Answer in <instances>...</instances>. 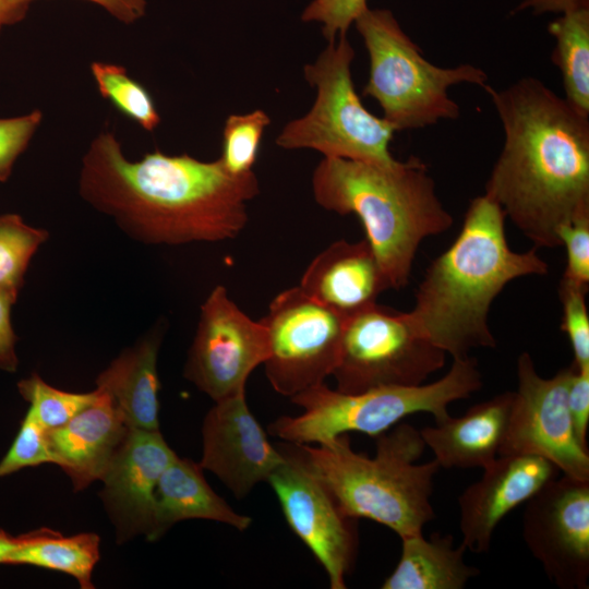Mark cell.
I'll use <instances>...</instances> for the list:
<instances>
[{"label": "cell", "instance_id": "8992f818", "mask_svg": "<svg viewBox=\"0 0 589 589\" xmlns=\"http://www.w3.org/2000/svg\"><path fill=\"white\" fill-rule=\"evenodd\" d=\"M481 387V372L470 356L454 359L447 373L429 384L344 393L322 383L290 398L303 409L301 414L279 417L267 431L298 445L327 444L348 432L375 437L413 413H431L435 423L441 422L450 416V404L470 397Z\"/></svg>", "mask_w": 589, "mask_h": 589}, {"label": "cell", "instance_id": "4fadbf2b", "mask_svg": "<svg viewBox=\"0 0 589 589\" xmlns=\"http://www.w3.org/2000/svg\"><path fill=\"white\" fill-rule=\"evenodd\" d=\"M279 448L285 460L267 482L278 498L288 526L325 569L329 587L345 589L346 577L357 558V519L344 513L292 444Z\"/></svg>", "mask_w": 589, "mask_h": 589}, {"label": "cell", "instance_id": "f35d334b", "mask_svg": "<svg viewBox=\"0 0 589 589\" xmlns=\"http://www.w3.org/2000/svg\"><path fill=\"white\" fill-rule=\"evenodd\" d=\"M31 0H0V29L20 22L26 14Z\"/></svg>", "mask_w": 589, "mask_h": 589}, {"label": "cell", "instance_id": "ab89813d", "mask_svg": "<svg viewBox=\"0 0 589 589\" xmlns=\"http://www.w3.org/2000/svg\"><path fill=\"white\" fill-rule=\"evenodd\" d=\"M19 538H12L0 531V563H5L8 556L17 546Z\"/></svg>", "mask_w": 589, "mask_h": 589}, {"label": "cell", "instance_id": "83f0119b", "mask_svg": "<svg viewBox=\"0 0 589 589\" xmlns=\"http://www.w3.org/2000/svg\"><path fill=\"white\" fill-rule=\"evenodd\" d=\"M21 395L29 402V410L46 430H53L71 420L97 397V389L73 393L56 388L39 375L33 374L19 383Z\"/></svg>", "mask_w": 589, "mask_h": 589}, {"label": "cell", "instance_id": "ba28073f", "mask_svg": "<svg viewBox=\"0 0 589 589\" xmlns=\"http://www.w3.org/2000/svg\"><path fill=\"white\" fill-rule=\"evenodd\" d=\"M354 50L342 35L329 41L314 63L304 67V77L317 95L306 115L284 127L276 139L278 146L382 165L397 161L388 148L396 131L361 103L351 77Z\"/></svg>", "mask_w": 589, "mask_h": 589}, {"label": "cell", "instance_id": "603a6c76", "mask_svg": "<svg viewBox=\"0 0 589 589\" xmlns=\"http://www.w3.org/2000/svg\"><path fill=\"white\" fill-rule=\"evenodd\" d=\"M400 539L399 561L383 589H462L480 574L465 562V546H455L450 534L437 532L425 539L421 532Z\"/></svg>", "mask_w": 589, "mask_h": 589}, {"label": "cell", "instance_id": "1f68e13d", "mask_svg": "<svg viewBox=\"0 0 589 589\" xmlns=\"http://www.w3.org/2000/svg\"><path fill=\"white\" fill-rule=\"evenodd\" d=\"M561 245L566 249V267L561 280L588 291L589 216H582L560 230Z\"/></svg>", "mask_w": 589, "mask_h": 589}, {"label": "cell", "instance_id": "cb8c5ba5", "mask_svg": "<svg viewBox=\"0 0 589 589\" xmlns=\"http://www.w3.org/2000/svg\"><path fill=\"white\" fill-rule=\"evenodd\" d=\"M100 539L93 532L62 536L43 528L19 537L5 564H27L57 570L75 578L82 589L94 588L92 575L100 558Z\"/></svg>", "mask_w": 589, "mask_h": 589}, {"label": "cell", "instance_id": "7c38bea8", "mask_svg": "<svg viewBox=\"0 0 589 589\" xmlns=\"http://www.w3.org/2000/svg\"><path fill=\"white\" fill-rule=\"evenodd\" d=\"M268 332L216 286L203 302L183 375L218 401L245 392L251 373L269 356Z\"/></svg>", "mask_w": 589, "mask_h": 589}, {"label": "cell", "instance_id": "f546056e", "mask_svg": "<svg viewBox=\"0 0 589 589\" xmlns=\"http://www.w3.org/2000/svg\"><path fill=\"white\" fill-rule=\"evenodd\" d=\"M55 464L46 430L28 409L7 455L0 461V478L26 467Z\"/></svg>", "mask_w": 589, "mask_h": 589}, {"label": "cell", "instance_id": "d4e9b609", "mask_svg": "<svg viewBox=\"0 0 589 589\" xmlns=\"http://www.w3.org/2000/svg\"><path fill=\"white\" fill-rule=\"evenodd\" d=\"M548 31L555 39L552 61L562 74L565 99L589 117V8L561 14Z\"/></svg>", "mask_w": 589, "mask_h": 589}, {"label": "cell", "instance_id": "277c9868", "mask_svg": "<svg viewBox=\"0 0 589 589\" xmlns=\"http://www.w3.org/2000/svg\"><path fill=\"white\" fill-rule=\"evenodd\" d=\"M312 191L323 208L360 219L394 289L407 286L422 241L447 231L454 220L426 164L414 156L392 165L324 157L313 171Z\"/></svg>", "mask_w": 589, "mask_h": 589}, {"label": "cell", "instance_id": "30bf717a", "mask_svg": "<svg viewBox=\"0 0 589 589\" xmlns=\"http://www.w3.org/2000/svg\"><path fill=\"white\" fill-rule=\"evenodd\" d=\"M346 320L299 286L275 296L260 320L268 332L264 368L274 390L291 398L324 383L338 363Z\"/></svg>", "mask_w": 589, "mask_h": 589}, {"label": "cell", "instance_id": "4316f807", "mask_svg": "<svg viewBox=\"0 0 589 589\" xmlns=\"http://www.w3.org/2000/svg\"><path fill=\"white\" fill-rule=\"evenodd\" d=\"M48 237L16 214L0 216V291L17 298L31 260Z\"/></svg>", "mask_w": 589, "mask_h": 589}, {"label": "cell", "instance_id": "e575fe53", "mask_svg": "<svg viewBox=\"0 0 589 589\" xmlns=\"http://www.w3.org/2000/svg\"><path fill=\"white\" fill-rule=\"evenodd\" d=\"M567 406L576 440L588 450L589 365H575L567 389Z\"/></svg>", "mask_w": 589, "mask_h": 589}, {"label": "cell", "instance_id": "8fae6325", "mask_svg": "<svg viewBox=\"0 0 589 589\" xmlns=\"http://www.w3.org/2000/svg\"><path fill=\"white\" fill-rule=\"evenodd\" d=\"M574 369L572 362L545 378L539 375L528 352L519 354L518 386L498 456H539L551 461L562 474L589 480V452L576 440L567 406Z\"/></svg>", "mask_w": 589, "mask_h": 589}, {"label": "cell", "instance_id": "7402d4cb", "mask_svg": "<svg viewBox=\"0 0 589 589\" xmlns=\"http://www.w3.org/2000/svg\"><path fill=\"white\" fill-rule=\"evenodd\" d=\"M200 464L177 456L161 473L154 492L153 531L148 541L160 538L171 526L187 519H206L239 531L252 518L237 513L205 480Z\"/></svg>", "mask_w": 589, "mask_h": 589}, {"label": "cell", "instance_id": "8d00e7d4", "mask_svg": "<svg viewBox=\"0 0 589 589\" xmlns=\"http://www.w3.org/2000/svg\"><path fill=\"white\" fill-rule=\"evenodd\" d=\"M582 8H589V0H520L515 12L529 10L534 14H564Z\"/></svg>", "mask_w": 589, "mask_h": 589}, {"label": "cell", "instance_id": "e0dca14e", "mask_svg": "<svg viewBox=\"0 0 589 589\" xmlns=\"http://www.w3.org/2000/svg\"><path fill=\"white\" fill-rule=\"evenodd\" d=\"M482 470L458 497L461 544L473 553L488 552L501 520L560 472L534 455H501Z\"/></svg>", "mask_w": 589, "mask_h": 589}, {"label": "cell", "instance_id": "2e32d148", "mask_svg": "<svg viewBox=\"0 0 589 589\" xmlns=\"http://www.w3.org/2000/svg\"><path fill=\"white\" fill-rule=\"evenodd\" d=\"M177 457L159 430L130 429L100 479L101 501L116 527L117 542L153 531L154 492Z\"/></svg>", "mask_w": 589, "mask_h": 589}, {"label": "cell", "instance_id": "f1b7e54d", "mask_svg": "<svg viewBox=\"0 0 589 589\" xmlns=\"http://www.w3.org/2000/svg\"><path fill=\"white\" fill-rule=\"evenodd\" d=\"M269 123L271 118L262 109L227 118L218 159L230 173L241 176L253 171L264 131Z\"/></svg>", "mask_w": 589, "mask_h": 589}, {"label": "cell", "instance_id": "9a60e30c", "mask_svg": "<svg viewBox=\"0 0 589 589\" xmlns=\"http://www.w3.org/2000/svg\"><path fill=\"white\" fill-rule=\"evenodd\" d=\"M203 453L199 462L214 473L238 498L267 482L285 460L279 447L250 411L245 392L215 401L202 428Z\"/></svg>", "mask_w": 589, "mask_h": 589}, {"label": "cell", "instance_id": "60d3db41", "mask_svg": "<svg viewBox=\"0 0 589 589\" xmlns=\"http://www.w3.org/2000/svg\"><path fill=\"white\" fill-rule=\"evenodd\" d=\"M1 31V29H0Z\"/></svg>", "mask_w": 589, "mask_h": 589}, {"label": "cell", "instance_id": "836d02e7", "mask_svg": "<svg viewBox=\"0 0 589 589\" xmlns=\"http://www.w3.org/2000/svg\"><path fill=\"white\" fill-rule=\"evenodd\" d=\"M41 119L39 110L0 119V182L9 178L16 158L27 147Z\"/></svg>", "mask_w": 589, "mask_h": 589}, {"label": "cell", "instance_id": "74e56055", "mask_svg": "<svg viewBox=\"0 0 589 589\" xmlns=\"http://www.w3.org/2000/svg\"><path fill=\"white\" fill-rule=\"evenodd\" d=\"M32 1V0H31ZM108 11L119 21L130 24L145 13L147 0H88Z\"/></svg>", "mask_w": 589, "mask_h": 589}, {"label": "cell", "instance_id": "5bb4252c", "mask_svg": "<svg viewBox=\"0 0 589 589\" xmlns=\"http://www.w3.org/2000/svg\"><path fill=\"white\" fill-rule=\"evenodd\" d=\"M525 504L522 538L549 579L561 589H587L589 480L556 476Z\"/></svg>", "mask_w": 589, "mask_h": 589}, {"label": "cell", "instance_id": "ffe728a7", "mask_svg": "<svg viewBox=\"0 0 589 589\" xmlns=\"http://www.w3.org/2000/svg\"><path fill=\"white\" fill-rule=\"evenodd\" d=\"M514 392H503L470 407L460 417H448L419 430L443 468H484L500 454L508 425Z\"/></svg>", "mask_w": 589, "mask_h": 589}, {"label": "cell", "instance_id": "d6a6232c", "mask_svg": "<svg viewBox=\"0 0 589 589\" xmlns=\"http://www.w3.org/2000/svg\"><path fill=\"white\" fill-rule=\"evenodd\" d=\"M366 9V0H313L303 11L302 20L322 23L323 35L329 43L347 35L349 26Z\"/></svg>", "mask_w": 589, "mask_h": 589}, {"label": "cell", "instance_id": "484cf974", "mask_svg": "<svg viewBox=\"0 0 589 589\" xmlns=\"http://www.w3.org/2000/svg\"><path fill=\"white\" fill-rule=\"evenodd\" d=\"M91 71L98 92L117 110L136 122L146 131H154L160 117L148 91L129 76L127 70L118 64L94 61Z\"/></svg>", "mask_w": 589, "mask_h": 589}, {"label": "cell", "instance_id": "4dcf8cb0", "mask_svg": "<svg viewBox=\"0 0 589 589\" xmlns=\"http://www.w3.org/2000/svg\"><path fill=\"white\" fill-rule=\"evenodd\" d=\"M587 291L560 281L558 296L563 315L561 329L566 334L577 368L589 365V313L586 304Z\"/></svg>", "mask_w": 589, "mask_h": 589}, {"label": "cell", "instance_id": "44dd1931", "mask_svg": "<svg viewBox=\"0 0 589 589\" xmlns=\"http://www.w3.org/2000/svg\"><path fill=\"white\" fill-rule=\"evenodd\" d=\"M164 332L163 322L155 325L96 378V388L110 397L130 429L159 430L157 358Z\"/></svg>", "mask_w": 589, "mask_h": 589}, {"label": "cell", "instance_id": "d590c367", "mask_svg": "<svg viewBox=\"0 0 589 589\" xmlns=\"http://www.w3.org/2000/svg\"><path fill=\"white\" fill-rule=\"evenodd\" d=\"M15 298L0 291V368L15 371L17 358L15 354L16 336L11 324V306Z\"/></svg>", "mask_w": 589, "mask_h": 589}, {"label": "cell", "instance_id": "5b68a950", "mask_svg": "<svg viewBox=\"0 0 589 589\" xmlns=\"http://www.w3.org/2000/svg\"><path fill=\"white\" fill-rule=\"evenodd\" d=\"M375 445L371 458L354 452L346 434L323 445L292 444L346 515L374 520L400 538L421 533L435 518L431 496L440 465L417 462L425 444L409 423L375 436Z\"/></svg>", "mask_w": 589, "mask_h": 589}, {"label": "cell", "instance_id": "ac0fdd59", "mask_svg": "<svg viewBox=\"0 0 589 589\" xmlns=\"http://www.w3.org/2000/svg\"><path fill=\"white\" fill-rule=\"evenodd\" d=\"M298 286L345 317L376 303L378 296L390 289L366 239L329 244L311 261Z\"/></svg>", "mask_w": 589, "mask_h": 589}, {"label": "cell", "instance_id": "7a4b0ae2", "mask_svg": "<svg viewBox=\"0 0 589 589\" xmlns=\"http://www.w3.org/2000/svg\"><path fill=\"white\" fill-rule=\"evenodd\" d=\"M483 89L504 131L484 194L534 248L560 247L561 228L589 216V117L532 76Z\"/></svg>", "mask_w": 589, "mask_h": 589}, {"label": "cell", "instance_id": "d6986e66", "mask_svg": "<svg viewBox=\"0 0 589 589\" xmlns=\"http://www.w3.org/2000/svg\"><path fill=\"white\" fill-rule=\"evenodd\" d=\"M97 393L96 399L65 424L46 431L55 465L70 478L74 491L103 478L130 430L110 397L99 389Z\"/></svg>", "mask_w": 589, "mask_h": 589}, {"label": "cell", "instance_id": "6da1fadb", "mask_svg": "<svg viewBox=\"0 0 589 589\" xmlns=\"http://www.w3.org/2000/svg\"><path fill=\"white\" fill-rule=\"evenodd\" d=\"M81 196L145 244L219 242L248 223L247 203L260 192L253 171L236 176L219 159L155 151L125 158L111 132H101L83 157Z\"/></svg>", "mask_w": 589, "mask_h": 589}, {"label": "cell", "instance_id": "9c48e42d", "mask_svg": "<svg viewBox=\"0 0 589 589\" xmlns=\"http://www.w3.org/2000/svg\"><path fill=\"white\" fill-rule=\"evenodd\" d=\"M446 353L423 338L408 313L376 303L347 317L336 389L360 393L386 386H417L445 364Z\"/></svg>", "mask_w": 589, "mask_h": 589}, {"label": "cell", "instance_id": "52a82bcc", "mask_svg": "<svg viewBox=\"0 0 589 589\" xmlns=\"http://www.w3.org/2000/svg\"><path fill=\"white\" fill-rule=\"evenodd\" d=\"M353 23L370 59L362 95L380 104L383 118L395 131L455 120L460 108L448 96V88L464 83L482 88L489 84L488 73L473 64L442 68L431 63L388 10L368 8Z\"/></svg>", "mask_w": 589, "mask_h": 589}, {"label": "cell", "instance_id": "3957f363", "mask_svg": "<svg viewBox=\"0 0 589 589\" xmlns=\"http://www.w3.org/2000/svg\"><path fill=\"white\" fill-rule=\"evenodd\" d=\"M505 218L488 195L471 200L456 239L426 267L407 312L414 329L453 359L495 348L489 325L495 298L517 278L549 272L537 248L510 249Z\"/></svg>", "mask_w": 589, "mask_h": 589}]
</instances>
